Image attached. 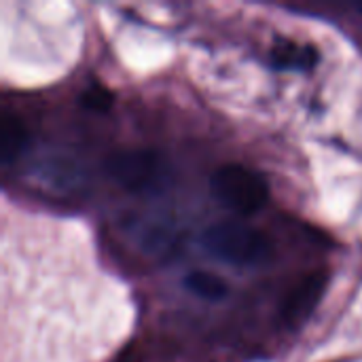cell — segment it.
Listing matches in <instances>:
<instances>
[{
	"instance_id": "cell-1",
	"label": "cell",
	"mask_w": 362,
	"mask_h": 362,
	"mask_svg": "<svg viewBox=\"0 0 362 362\" xmlns=\"http://www.w3.org/2000/svg\"><path fill=\"white\" fill-rule=\"evenodd\" d=\"M204 248L218 261L233 267H259L274 257L272 238L242 221H227L208 227L202 235Z\"/></svg>"
},
{
	"instance_id": "cell-2",
	"label": "cell",
	"mask_w": 362,
	"mask_h": 362,
	"mask_svg": "<svg viewBox=\"0 0 362 362\" xmlns=\"http://www.w3.org/2000/svg\"><path fill=\"white\" fill-rule=\"evenodd\" d=\"M212 197L238 216L259 212L269 199L267 180L252 168L242 163H225L210 178Z\"/></svg>"
},
{
	"instance_id": "cell-3",
	"label": "cell",
	"mask_w": 362,
	"mask_h": 362,
	"mask_svg": "<svg viewBox=\"0 0 362 362\" xmlns=\"http://www.w3.org/2000/svg\"><path fill=\"white\" fill-rule=\"evenodd\" d=\"M106 174L129 193L161 191L170 182L168 161L153 148H125L106 159Z\"/></svg>"
},
{
	"instance_id": "cell-4",
	"label": "cell",
	"mask_w": 362,
	"mask_h": 362,
	"mask_svg": "<svg viewBox=\"0 0 362 362\" xmlns=\"http://www.w3.org/2000/svg\"><path fill=\"white\" fill-rule=\"evenodd\" d=\"M34 176L57 193H72L85 185V168L76 157L64 151H47L32 163Z\"/></svg>"
},
{
	"instance_id": "cell-5",
	"label": "cell",
	"mask_w": 362,
	"mask_h": 362,
	"mask_svg": "<svg viewBox=\"0 0 362 362\" xmlns=\"http://www.w3.org/2000/svg\"><path fill=\"white\" fill-rule=\"evenodd\" d=\"M327 272L316 269L293 286L280 308V318L286 327H299L314 314L318 301L327 291Z\"/></svg>"
},
{
	"instance_id": "cell-6",
	"label": "cell",
	"mask_w": 362,
	"mask_h": 362,
	"mask_svg": "<svg viewBox=\"0 0 362 362\" xmlns=\"http://www.w3.org/2000/svg\"><path fill=\"white\" fill-rule=\"evenodd\" d=\"M28 146V127L19 115L4 110L0 121V153L2 163L11 165Z\"/></svg>"
},
{
	"instance_id": "cell-7",
	"label": "cell",
	"mask_w": 362,
	"mask_h": 362,
	"mask_svg": "<svg viewBox=\"0 0 362 362\" xmlns=\"http://www.w3.org/2000/svg\"><path fill=\"white\" fill-rule=\"evenodd\" d=\"M272 62L280 70H303V68L316 66L318 53L314 47H305V45L280 38L272 47Z\"/></svg>"
},
{
	"instance_id": "cell-8",
	"label": "cell",
	"mask_w": 362,
	"mask_h": 362,
	"mask_svg": "<svg viewBox=\"0 0 362 362\" xmlns=\"http://www.w3.org/2000/svg\"><path fill=\"white\" fill-rule=\"evenodd\" d=\"M182 284L191 295H195V297H199L204 301H221V299H225L229 295L227 282L221 276H216L212 272H204V269L189 272L185 276Z\"/></svg>"
},
{
	"instance_id": "cell-9",
	"label": "cell",
	"mask_w": 362,
	"mask_h": 362,
	"mask_svg": "<svg viewBox=\"0 0 362 362\" xmlns=\"http://www.w3.org/2000/svg\"><path fill=\"white\" fill-rule=\"evenodd\" d=\"M140 246L151 252V255H163V252H170L176 244V233L170 225L165 223H144L140 225L138 229H134Z\"/></svg>"
},
{
	"instance_id": "cell-10",
	"label": "cell",
	"mask_w": 362,
	"mask_h": 362,
	"mask_svg": "<svg viewBox=\"0 0 362 362\" xmlns=\"http://www.w3.org/2000/svg\"><path fill=\"white\" fill-rule=\"evenodd\" d=\"M81 104L93 112H104L112 106V93L110 89H106L102 83H91L83 89L81 93Z\"/></svg>"
}]
</instances>
